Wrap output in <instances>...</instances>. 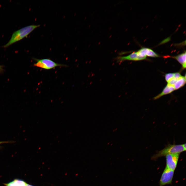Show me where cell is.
<instances>
[{
    "instance_id": "13",
    "label": "cell",
    "mask_w": 186,
    "mask_h": 186,
    "mask_svg": "<svg viewBox=\"0 0 186 186\" xmlns=\"http://www.w3.org/2000/svg\"><path fill=\"white\" fill-rule=\"evenodd\" d=\"M181 76V75L180 74L179 72L174 73V77L176 80H177Z\"/></svg>"
},
{
    "instance_id": "12",
    "label": "cell",
    "mask_w": 186,
    "mask_h": 186,
    "mask_svg": "<svg viewBox=\"0 0 186 186\" xmlns=\"http://www.w3.org/2000/svg\"><path fill=\"white\" fill-rule=\"evenodd\" d=\"M174 73H169L165 75V78L166 81L168 83L170 80L174 78Z\"/></svg>"
},
{
    "instance_id": "8",
    "label": "cell",
    "mask_w": 186,
    "mask_h": 186,
    "mask_svg": "<svg viewBox=\"0 0 186 186\" xmlns=\"http://www.w3.org/2000/svg\"><path fill=\"white\" fill-rule=\"evenodd\" d=\"M175 90L173 86L167 84L163 89L162 92L158 95L154 97L153 99H158L164 95L171 93Z\"/></svg>"
},
{
    "instance_id": "7",
    "label": "cell",
    "mask_w": 186,
    "mask_h": 186,
    "mask_svg": "<svg viewBox=\"0 0 186 186\" xmlns=\"http://www.w3.org/2000/svg\"><path fill=\"white\" fill-rule=\"evenodd\" d=\"M138 54L142 57L146 58V56L156 57L159 56L152 50L143 47L137 51Z\"/></svg>"
},
{
    "instance_id": "10",
    "label": "cell",
    "mask_w": 186,
    "mask_h": 186,
    "mask_svg": "<svg viewBox=\"0 0 186 186\" xmlns=\"http://www.w3.org/2000/svg\"><path fill=\"white\" fill-rule=\"evenodd\" d=\"M185 83V76H181L176 80L174 85L175 90L179 89L183 86Z\"/></svg>"
},
{
    "instance_id": "1",
    "label": "cell",
    "mask_w": 186,
    "mask_h": 186,
    "mask_svg": "<svg viewBox=\"0 0 186 186\" xmlns=\"http://www.w3.org/2000/svg\"><path fill=\"white\" fill-rule=\"evenodd\" d=\"M40 26V25H30L15 32L12 34L9 42L4 46V47L6 48L27 37L35 29Z\"/></svg>"
},
{
    "instance_id": "16",
    "label": "cell",
    "mask_w": 186,
    "mask_h": 186,
    "mask_svg": "<svg viewBox=\"0 0 186 186\" xmlns=\"http://www.w3.org/2000/svg\"><path fill=\"white\" fill-rule=\"evenodd\" d=\"M1 66H0V70L1 69Z\"/></svg>"
},
{
    "instance_id": "9",
    "label": "cell",
    "mask_w": 186,
    "mask_h": 186,
    "mask_svg": "<svg viewBox=\"0 0 186 186\" xmlns=\"http://www.w3.org/2000/svg\"><path fill=\"white\" fill-rule=\"evenodd\" d=\"M172 57L177 60L182 65V67L185 68H186V51L182 53L179 54L176 56Z\"/></svg>"
},
{
    "instance_id": "2",
    "label": "cell",
    "mask_w": 186,
    "mask_h": 186,
    "mask_svg": "<svg viewBox=\"0 0 186 186\" xmlns=\"http://www.w3.org/2000/svg\"><path fill=\"white\" fill-rule=\"evenodd\" d=\"M186 144L175 145L169 144L163 149L158 151L151 157V159L155 160L158 158L170 154L180 153L186 150Z\"/></svg>"
},
{
    "instance_id": "6",
    "label": "cell",
    "mask_w": 186,
    "mask_h": 186,
    "mask_svg": "<svg viewBox=\"0 0 186 186\" xmlns=\"http://www.w3.org/2000/svg\"><path fill=\"white\" fill-rule=\"evenodd\" d=\"M146 58L140 56L137 51L134 52L129 55L125 56H119L117 58V61L122 62L125 60L138 61L144 60Z\"/></svg>"
},
{
    "instance_id": "11",
    "label": "cell",
    "mask_w": 186,
    "mask_h": 186,
    "mask_svg": "<svg viewBox=\"0 0 186 186\" xmlns=\"http://www.w3.org/2000/svg\"><path fill=\"white\" fill-rule=\"evenodd\" d=\"M26 183L22 180L15 179L5 185L6 186H26Z\"/></svg>"
},
{
    "instance_id": "3",
    "label": "cell",
    "mask_w": 186,
    "mask_h": 186,
    "mask_svg": "<svg viewBox=\"0 0 186 186\" xmlns=\"http://www.w3.org/2000/svg\"><path fill=\"white\" fill-rule=\"evenodd\" d=\"M33 59L37 62L34 64V66L45 69H50L58 66H68L66 65L57 63L50 59H38L33 58Z\"/></svg>"
},
{
    "instance_id": "5",
    "label": "cell",
    "mask_w": 186,
    "mask_h": 186,
    "mask_svg": "<svg viewBox=\"0 0 186 186\" xmlns=\"http://www.w3.org/2000/svg\"><path fill=\"white\" fill-rule=\"evenodd\" d=\"M180 153L170 154L166 156V167L174 171L176 168Z\"/></svg>"
},
{
    "instance_id": "4",
    "label": "cell",
    "mask_w": 186,
    "mask_h": 186,
    "mask_svg": "<svg viewBox=\"0 0 186 186\" xmlns=\"http://www.w3.org/2000/svg\"><path fill=\"white\" fill-rule=\"evenodd\" d=\"M174 171L165 167L162 173L159 181V186H164L172 184Z\"/></svg>"
},
{
    "instance_id": "14",
    "label": "cell",
    "mask_w": 186,
    "mask_h": 186,
    "mask_svg": "<svg viewBox=\"0 0 186 186\" xmlns=\"http://www.w3.org/2000/svg\"><path fill=\"white\" fill-rule=\"evenodd\" d=\"M9 142L7 141H0V145L4 143H8Z\"/></svg>"
},
{
    "instance_id": "15",
    "label": "cell",
    "mask_w": 186,
    "mask_h": 186,
    "mask_svg": "<svg viewBox=\"0 0 186 186\" xmlns=\"http://www.w3.org/2000/svg\"><path fill=\"white\" fill-rule=\"evenodd\" d=\"M26 186H34L32 185H30L27 184H26Z\"/></svg>"
}]
</instances>
